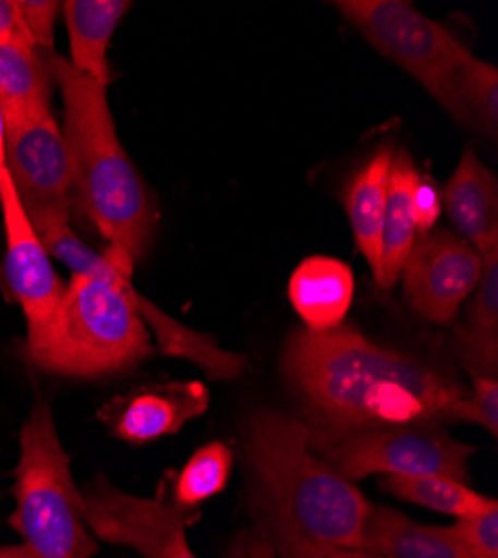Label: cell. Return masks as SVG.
Listing matches in <instances>:
<instances>
[{
  "label": "cell",
  "mask_w": 498,
  "mask_h": 558,
  "mask_svg": "<svg viewBox=\"0 0 498 558\" xmlns=\"http://www.w3.org/2000/svg\"><path fill=\"white\" fill-rule=\"evenodd\" d=\"M132 5L125 0H68L61 12L70 36V63L76 72L110 83L108 50L119 21Z\"/></svg>",
  "instance_id": "cell-18"
},
{
  "label": "cell",
  "mask_w": 498,
  "mask_h": 558,
  "mask_svg": "<svg viewBox=\"0 0 498 558\" xmlns=\"http://www.w3.org/2000/svg\"><path fill=\"white\" fill-rule=\"evenodd\" d=\"M172 472L166 474L153 498L132 496L97 476L81 489L83 519L101 541L127 545L146 558H197L186 530L199 521V511L172 500Z\"/></svg>",
  "instance_id": "cell-8"
},
{
  "label": "cell",
  "mask_w": 498,
  "mask_h": 558,
  "mask_svg": "<svg viewBox=\"0 0 498 558\" xmlns=\"http://www.w3.org/2000/svg\"><path fill=\"white\" fill-rule=\"evenodd\" d=\"M229 558H278L276 545L270 541L268 532L259 525L255 532L238 541Z\"/></svg>",
  "instance_id": "cell-29"
},
{
  "label": "cell",
  "mask_w": 498,
  "mask_h": 558,
  "mask_svg": "<svg viewBox=\"0 0 498 558\" xmlns=\"http://www.w3.org/2000/svg\"><path fill=\"white\" fill-rule=\"evenodd\" d=\"M440 210H442V199H440V189L436 185V181L432 177L418 174V181L412 193V213H414L418 235L434 230L440 217Z\"/></svg>",
  "instance_id": "cell-28"
},
{
  "label": "cell",
  "mask_w": 498,
  "mask_h": 558,
  "mask_svg": "<svg viewBox=\"0 0 498 558\" xmlns=\"http://www.w3.org/2000/svg\"><path fill=\"white\" fill-rule=\"evenodd\" d=\"M14 38L34 43L23 23L19 0H0V40H14Z\"/></svg>",
  "instance_id": "cell-30"
},
{
  "label": "cell",
  "mask_w": 498,
  "mask_h": 558,
  "mask_svg": "<svg viewBox=\"0 0 498 558\" xmlns=\"http://www.w3.org/2000/svg\"><path fill=\"white\" fill-rule=\"evenodd\" d=\"M0 558H36L29 545H10V547H0Z\"/></svg>",
  "instance_id": "cell-31"
},
{
  "label": "cell",
  "mask_w": 498,
  "mask_h": 558,
  "mask_svg": "<svg viewBox=\"0 0 498 558\" xmlns=\"http://www.w3.org/2000/svg\"><path fill=\"white\" fill-rule=\"evenodd\" d=\"M248 462L268 532L313 545L357 547L372 502L308 447L304 421L278 411L255 413Z\"/></svg>",
  "instance_id": "cell-2"
},
{
  "label": "cell",
  "mask_w": 498,
  "mask_h": 558,
  "mask_svg": "<svg viewBox=\"0 0 498 558\" xmlns=\"http://www.w3.org/2000/svg\"><path fill=\"white\" fill-rule=\"evenodd\" d=\"M357 547L387 558H472L451 527L423 525L391 507L376 505H372Z\"/></svg>",
  "instance_id": "cell-17"
},
{
  "label": "cell",
  "mask_w": 498,
  "mask_h": 558,
  "mask_svg": "<svg viewBox=\"0 0 498 558\" xmlns=\"http://www.w3.org/2000/svg\"><path fill=\"white\" fill-rule=\"evenodd\" d=\"M355 291L353 270L333 257L304 259L289 279V300L306 331H331L344 324Z\"/></svg>",
  "instance_id": "cell-14"
},
{
  "label": "cell",
  "mask_w": 498,
  "mask_h": 558,
  "mask_svg": "<svg viewBox=\"0 0 498 558\" xmlns=\"http://www.w3.org/2000/svg\"><path fill=\"white\" fill-rule=\"evenodd\" d=\"M457 95L463 125L496 138L498 132V70L491 63L470 59L457 76Z\"/></svg>",
  "instance_id": "cell-23"
},
{
  "label": "cell",
  "mask_w": 498,
  "mask_h": 558,
  "mask_svg": "<svg viewBox=\"0 0 498 558\" xmlns=\"http://www.w3.org/2000/svg\"><path fill=\"white\" fill-rule=\"evenodd\" d=\"M0 213L5 228V284L25 313V351H29L48 338L65 287L21 206L5 166L0 168Z\"/></svg>",
  "instance_id": "cell-10"
},
{
  "label": "cell",
  "mask_w": 498,
  "mask_h": 558,
  "mask_svg": "<svg viewBox=\"0 0 498 558\" xmlns=\"http://www.w3.org/2000/svg\"><path fill=\"white\" fill-rule=\"evenodd\" d=\"M418 174L421 172L416 170L410 153L398 150L393 155L380 238V264L376 272V282L382 289H391L398 282L406 255H410L418 238V228L412 213V193Z\"/></svg>",
  "instance_id": "cell-19"
},
{
  "label": "cell",
  "mask_w": 498,
  "mask_h": 558,
  "mask_svg": "<svg viewBox=\"0 0 498 558\" xmlns=\"http://www.w3.org/2000/svg\"><path fill=\"white\" fill-rule=\"evenodd\" d=\"M233 472V451L223 442H208L199 447L184 470L172 476L170 494L181 507L195 509L208 498L221 494Z\"/></svg>",
  "instance_id": "cell-22"
},
{
  "label": "cell",
  "mask_w": 498,
  "mask_h": 558,
  "mask_svg": "<svg viewBox=\"0 0 498 558\" xmlns=\"http://www.w3.org/2000/svg\"><path fill=\"white\" fill-rule=\"evenodd\" d=\"M461 423H476L489 436H498V383L491 378H474L461 409Z\"/></svg>",
  "instance_id": "cell-25"
},
{
  "label": "cell",
  "mask_w": 498,
  "mask_h": 558,
  "mask_svg": "<svg viewBox=\"0 0 498 558\" xmlns=\"http://www.w3.org/2000/svg\"><path fill=\"white\" fill-rule=\"evenodd\" d=\"M268 536L276 545L278 558H387L382 554L367 551V549H360V547L313 545V543H304V541H297V538H291V536H284V534H274V532H268Z\"/></svg>",
  "instance_id": "cell-27"
},
{
  "label": "cell",
  "mask_w": 498,
  "mask_h": 558,
  "mask_svg": "<svg viewBox=\"0 0 498 558\" xmlns=\"http://www.w3.org/2000/svg\"><path fill=\"white\" fill-rule=\"evenodd\" d=\"M472 558H498V556H472Z\"/></svg>",
  "instance_id": "cell-33"
},
{
  "label": "cell",
  "mask_w": 498,
  "mask_h": 558,
  "mask_svg": "<svg viewBox=\"0 0 498 558\" xmlns=\"http://www.w3.org/2000/svg\"><path fill=\"white\" fill-rule=\"evenodd\" d=\"M481 270V253L457 232H423L400 272L404 300L423 319L449 324L474 293Z\"/></svg>",
  "instance_id": "cell-11"
},
{
  "label": "cell",
  "mask_w": 498,
  "mask_h": 558,
  "mask_svg": "<svg viewBox=\"0 0 498 558\" xmlns=\"http://www.w3.org/2000/svg\"><path fill=\"white\" fill-rule=\"evenodd\" d=\"M52 57L29 40H0V101L5 119L52 112Z\"/></svg>",
  "instance_id": "cell-16"
},
{
  "label": "cell",
  "mask_w": 498,
  "mask_h": 558,
  "mask_svg": "<svg viewBox=\"0 0 498 558\" xmlns=\"http://www.w3.org/2000/svg\"><path fill=\"white\" fill-rule=\"evenodd\" d=\"M382 489L421 507H427L432 511H440V514L465 519L478 511L494 505V498H487L472 489L467 483L425 474V476H382Z\"/></svg>",
  "instance_id": "cell-21"
},
{
  "label": "cell",
  "mask_w": 498,
  "mask_h": 558,
  "mask_svg": "<svg viewBox=\"0 0 498 558\" xmlns=\"http://www.w3.org/2000/svg\"><path fill=\"white\" fill-rule=\"evenodd\" d=\"M210 404L206 385L166 383L114 398L101 409V421L125 442L144 445L163 436H174Z\"/></svg>",
  "instance_id": "cell-12"
},
{
  "label": "cell",
  "mask_w": 498,
  "mask_h": 558,
  "mask_svg": "<svg viewBox=\"0 0 498 558\" xmlns=\"http://www.w3.org/2000/svg\"><path fill=\"white\" fill-rule=\"evenodd\" d=\"M333 5L382 57L418 81L449 117L461 121L457 76L472 52L454 34L404 0H340Z\"/></svg>",
  "instance_id": "cell-6"
},
{
  "label": "cell",
  "mask_w": 498,
  "mask_h": 558,
  "mask_svg": "<svg viewBox=\"0 0 498 558\" xmlns=\"http://www.w3.org/2000/svg\"><path fill=\"white\" fill-rule=\"evenodd\" d=\"M308 447L351 483L374 474H436L467 483L470 456L474 453V447L451 438L436 425L389 427L344 436H325L308 429Z\"/></svg>",
  "instance_id": "cell-7"
},
{
  "label": "cell",
  "mask_w": 498,
  "mask_h": 558,
  "mask_svg": "<svg viewBox=\"0 0 498 558\" xmlns=\"http://www.w3.org/2000/svg\"><path fill=\"white\" fill-rule=\"evenodd\" d=\"M16 509L10 525L36 558H93L99 551L83 519L81 489L70 472L50 404L36 398L21 429L14 483Z\"/></svg>",
  "instance_id": "cell-5"
},
{
  "label": "cell",
  "mask_w": 498,
  "mask_h": 558,
  "mask_svg": "<svg viewBox=\"0 0 498 558\" xmlns=\"http://www.w3.org/2000/svg\"><path fill=\"white\" fill-rule=\"evenodd\" d=\"M52 76L63 97V136L72 161L74 204L83 208L108 246L137 264L153 244L157 206L119 142L108 85L76 72L59 54L52 57Z\"/></svg>",
  "instance_id": "cell-3"
},
{
  "label": "cell",
  "mask_w": 498,
  "mask_h": 558,
  "mask_svg": "<svg viewBox=\"0 0 498 558\" xmlns=\"http://www.w3.org/2000/svg\"><path fill=\"white\" fill-rule=\"evenodd\" d=\"M449 527L472 556H498V502Z\"/></svg>",
  "instance_id": "cell-24"
},
{
  "label": "cell",
  "mask_w": 498,
  "mask_h": 558,
  "mask_svg": "<svg viewBox=\"0 0 498 558\" xmlns=\"http://www.w3.org/2000/svg\"><path fill=\"white\" fill-rule=\"evenodd\" d=\"M440 199L459 235L481 255L498 246V181L474 148H465L454 174L442 185Z\"/></svg>",
  "instance_id": "cell-13"
},
{
  "label": "cell",
  "mask_w": 498,
  "mask_h": 558,
  "mask_svg": "<svg viewBox=\"0 0 498 558\" xmlns=\"http://www.w3.org/2000/svg\"><path fill=\"white\" fill-rule=\"evenodd\" d=\"M139 295L132 270H119L110 282L72 275L48 338L25 351V357L70 378H101L134 368L155 353L137 311Z\"/></svg>",
  "instance_id": "cell-4"
},
{
  "label": "cell",
  "mask_w": 498,
  "mask_h": 558,
  "mask_svg": "<svg viewBox=\"0 0 498 558\" xmlns=\"http://www.w3.org/2000/svg\"><path fill=\"white\" fill-rule=\"evenodd\" d=\"M19 8L32 40L38 48L54 52V25L63 3H52V0H19Z\"/></svg>",
  "instance_id": "cell-26"
},
{
  "label": "cell",
  "mask_w": 498,
  "mask_h": 558,
  "mask_svg": "<svg viewBox=\"0 0 498 558\" xmlns=\"http://www.w3.org/2000/svg\"><path fill=\"white\" fill-rule=\"evenodd\" d=\"M284 376L315 434L461 423L467 396L421 360L372 342L357 329L297 331L282 355Z\"/></svg>",
  "instance_id": "cell-1"
},
{
  "label": "cell",
  "mask_w": 498,
  "mask_h": 558,
  "mask_svg": "<svg viewBox=\"0 0 498 558\" xmlns=\"http://www.w3.org/2000/svg\"><path fill=\"white\" fill-rule=\"evenodd\" d=\"M481 279L470 295L463 324L451 336V351L474 378L498 376V246L483 253Z\"/></svg>",
  "instance_id": "cell-15"
},
{
  "label": "cell",
  "mask_w": 498,
  "mask_h": 558,
  "mask_svg": "<svg viewBox=\"0 0 498 558\" xmlns=\"http://www.w3.org/2000/svg\"><path fill=\"white\" fill-rule=\"evenodd\" d=\"M5 166V110L0 101V168Z\"/></svg>",
  "instance_id": "cell-32"
},
{
  "label": "cell",
  "mask_w": 498,
  "mask_h": 558,
  "mask_svg": "<svg viewBox=\"0 0 498 558\" xmlns=\"http://www.w3.org/2000/svg\"><path fill=\"white\" fill-rule=\"evenodd\" d=\"M396 150L380 148L347 183L344 208L357 251L365 255L374 275L380 264V238L387 208L389 172Z\"/></svg>",
  "instance_id": "cell-20"
},
{
  "label": "cell",
  "mask_w": 498,
  "mask_h": 558,
  "mask_svg": "<svg viewBox=\"0 0 498 558\" xmlns=\"http://www.w3.org/2000/svg\"><path fill=\"white\" fill-rule=\"evenodd\" d=\"M5 168L32 226L72 219V161L52 112L5 119Z\"/></svg>",
  "instance_id": "cell-9"
}]
</instances>
